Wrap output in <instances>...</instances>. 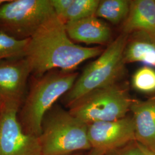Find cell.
Wrapping results in <instances>:
<instances>
[{
    "mask_svg": "<svg viewBox=\"0 0 155 155\" xmlns=\"http://www.w3.org/2000/svg\"><path fill=\"white\" fill-rule=\"evenodd\" d=\"M101 47H85L75 44L67 33L65 24L55 13L47 19L29 39L24 57L32 76L50 71H74L82 62L100 56Z\"/></svg>",
    "mask_w": 155,
    "mask_h": 155,
    "instance_id": "1",
    "label": "cell"
},
{
    "mask_svg": "<svg viewBox=\"0 0 155 155\" xmlns=\"http://www.w3.org/2000/svg\"><path fill=\"white\" fill-rule=\"evenodd\" d=\"M78 75L55 70L40 77L31 76L27 93L17 114L25 133L39 137L45 114L72 88Z\"/></svg>",
    "mask_w": 155,
    "mask_h": 155,
    "instance_id": "2",
    "label": "cell"
},
{
    "mask_svg": "<svg viewBox=\"0 0 155 155\" xmlns=\"http://www.w3.org/2000/svg\"><path fill=\"white\" fill-rule=\"evenodd\" d=\"M39 140L42 155H70L91 150L87 125L56 104L43 117Z\"/></svg>",
    "mask_w": 155,
    "mask_h": 155,
    "instance_id": "3",
    "label": "cell"
},
{
    "mask_svg": "<svg viewBox=\"0 0 155 155\" xmlns=\"http://www.w3.org/2000/svg\"><path fill=\"white\" fill-rule=\"evenodd\" d=\"M128 35L124 33L120 35L96 60L84 69L72 88L61 97L64 105L68 107L93 90L118 83L125 72L124 51Z\"/></svg>",
    "mask_w": 155,
    "mask_h": 155,
    "instance_id": "4",
    "label": "cell"
},
{
    "mask_svg": "<svg viewBox=\"0 0 155 155\" xmlns=\"http://www.w3.org/2000/svg\"><path fill=\"white\" fill-rule=\"evenodd\" d=\"M132 101L127 88L118 83L89 92L68 108L72 116L88 125L127 116Z\"/></svg>",
    "mask_w": 155,
    "mask_h": 155,
    "instance_id": "5",
    "label": "cell"
},
{
    "mask_svg": "<svg viewBox=\"0 0 155 155\" xmlns=\"http://www.w3.org/2000/svg\"><path fill=\"white\" fill-rule=\"evenodd\" d=\"M54 13L50 0H6L0 6V29L16 39H29Z\"/></svg>",
    "mask_w": 155,
    "mask_h": 155,
    "instance_id": "6",
    "label": "cell"
},
{
    "mask_svg": "<svg viewBox=\"0 0 155 155\" xmlns=\"http://www.w3.org/2000/svg\"><path fill=\"white\" fill-rule=\"evenodd\" d=\"M20 107L2 105L0 110V155H42L39 137L25 133L18 121Z\"/></svg>",
    "mask_w": 155,
    "mask_h": 155,
    "instance_id": "7",
    "label": "cell"
},
{
    "mask_svg": "<svg viewBox=\"0 0 155 155\" xmlns=\"http://www.w3.org/2000/svg\"><path fill=\"white\" fill-rule=\"evenodd\" d=\"M31 75V67L25 57L0 61V104L20 108Z\"/></svg>",
    "mask_w": 155,
    "mask_h": 155,
    "instance_id": "8",
    "label": "cell"
},
{
    "mask_svg": "<svg viewBox=\"0 0 155 155\" xmlns=\"http://www.w3.org/2000/svg\"><path fill=\"white\" fill-rule=\"evenodd\" d=\"M87 134L91 149L103 153L136 141L132 114L116 120L88 124Z\"/></svg>",
    "mask_w": 155,
    "mask_h": 155,
    "instance_id": "9",
    "label": "cell"
},
{
    "mask_svg": "<svg viewBox=\"0 0 155 155\" xmlns=\"http://www.w3.org/2000/svg\"><path fill=\"white\" fill-rule=\"evenodd\" d=\"M130 113L136 141L148 155H155V96L146 101L133 100Z\"/></svg>",
    "mask_w": 155,
    "mask_h": 155,
    "instance_id": "10",
    "label": "cell"
},
{
    "mask_svg": "<svg viewBox=\"0 0 155 155\" xmlns=\"http://www.w3.org/2000/svg\"><path fill=\"white\" fill-rule=\"evenodd\" d=\"M65 28L72 41L87 45H103L110 40L111 36L107 24L95 16L67 22Z\"/></svg>",
    "mask_w": 155,
    "mask_h": 155,
    "instance_id": "11",
    "label": "cell"
},
{
    "mask_svg": "<svg viewBox=\"0 0 155 155\" xmlns=\"http://www.w3.org/2000/svg\"><path fill=\"white\" fill-rule=\"evenodd\" d=\"M135 31L148 33L155 38V1H130V9L122 25V33Z\"/></svg>",
    "mask_w": 155,
    "mask_h": 155,
    "instance_id": "12",
    "label": "cell"
},
{
    "mask_svg": "<svg viewBox=\"0 0 155 155\" xmlns=\"http://www.w3.org/2000/svg\"><path fill=\"white\" fill-rule=\"evenodd\" d=\"M129 35L124 51L125 63L140 62L155 67V38L142 31H135Z\"/></svg>",
    "mask_w": 155,
    "mask_h": 155,
    "instance_id": "13",
    "label": "cell"
},
{
    "mask_svg": "<svg viewBox=\"0 0 155 155\" xmlns=\"http://www.w3.org/2000/svg\"><path fill=\"white\" fill-rule=\"evenodd\" d=\"M130 9V1H100L95 16L102 18L114 24L124 21Z\"/></svg>",
    "mask_w": 155,
    "mask_h": 155,
    "instance_id": "14",
    "label": "cell"
},
{
    "mask_svg": "<svg viewBox=\"0 0 155 155\" xmlns=\"http://www.w3.org/2000/svg\"><path fill=\"white\" fill-rule=\"evenodd\" d=\"M28 41L16 39L0 29V61L24 57Z\"/></svg>",
    "mask_w": 155,
    "mask_h": 155,
    "instance_id": "15",
    "label": "cell"
},
{
    "mask_svg": "<svg viewBox=\"0 0 155 155\" xmlns=\"http://www.w3.org/2000/svg\"><path fill=\"white\" fill-rule=\"evenodd\" d=\"M100 2L98 0H73L62 22L65 24L95 16Z\"/></svg>",
    "mask_w": 155,
    "mask_h": 155,
    "instance_id": "16",
    "label": "cell"
},
{
    "mask_svg": "<svg viewBox=\"0 0 155 155\" xmlns=\"http://www.w3.org/2000/svg\"><path fill=\"white\" fill-rule=\"evenodd\" d=\"M133 88L144 94L155 93V70L145 66L140 68L132 78Z\"/></svg>",
    "mask_w": 155,
    "mask_h": 155,
    "instance_id": "17",
    "label": "cell"
},
{
    "mask_svg": "<svg viewBox=\"0 0 155 155\" xmlns=\"http://www.w3.org/2000/svg\"><path fill=\"white\" fill-rule=\"evenodd\" d=\"M102 155H148V154L136 141H133L120 148L106 152Z\"/></svg>",
    "mask_w": 155,
    "mask_h": 155,
    "instance_id": "18",
    "label": "cell"
},
{
    "mask_svg": "<svg viewBox=\"0 0 155 155\" xmlns=\"http://www.w3.org/2000/svg\"><path fill=\"white\" fill-rule=\"evenodd\" d=\"M50 1L56 15L62 21L73 0H50Z\"/></svg>",
    "mask_w": 155,
    "mask_h": 155,
    "instance_id": "19",
    "label": "cell"
},
{
    "mask_svg": "<svg viewBox=\"0 0 155 155\" xmlns=\"http://www.w3.org/2000/svg\"><path fill=\"white\" fill-rule=\"evenodd\" d=\"M104 153L102 152H100L98 150H93L91 149V150H90L89 151H87L85 155H102Z\"/></svg>",
    "mask_w": 155,
    "mask_h": 155,
    "instance_id": "20",
    "label": "cell"
},
{
    "mask_svg": "<svg viewBox=\"0 0 155 155\" xmlns=\"http://www.w3.org/2000/svg\"><path fill=\"white\" fill-rule=\"evenodd\" d=\"M86 152H77V153H74V154L70 155H85Z\"/></svg>",
    "mask_w": 155,
    "mask_h": 155,
    "instance_id": "21",
    "label": "cell"
},
{
    "mask_svg": "<svg viewBox=\"0 0 155 155\" xmlns=\"http://www.w3.org/2000/svg\"><path fill=\"white\" fill-rule=\"evenodd\" d=\"M6 0H0V6L2 5L4 2H5Z\"/></svg>",
    "mask_w": 155,
    "mask_h": 155,
    "instance_id": "22",
    "label": "cell"
},
{
    "mask_svg": "<svg viewBox=\"0 0 155 155\" xmlns=\"http://www.w3.org/2000/svg\"><path fill=\"white\" fill-rule=\"evenodd\" d=\"M1 105H2L0 104V110H1Z\"/></svg>",
    "mask_w": 155,
    "mask_h": 155,
    "instance_id": "23",
    "label": "cell"
}]
</instances>
